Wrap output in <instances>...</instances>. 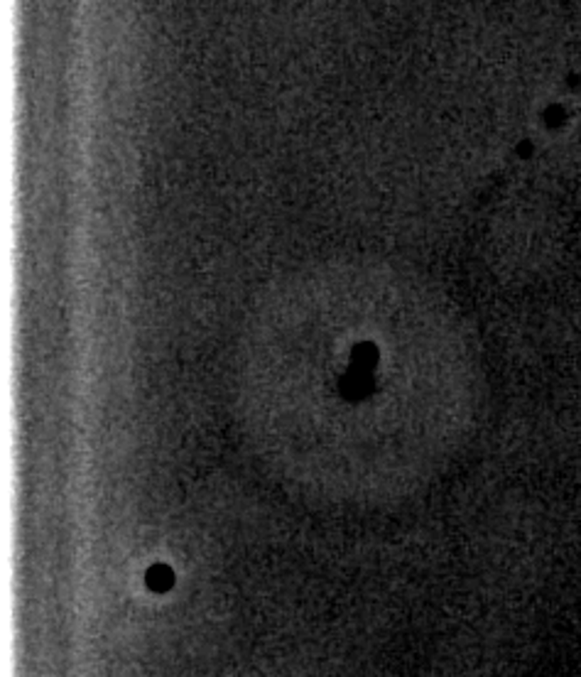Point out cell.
<instances>
[{"mask_svg":"<svg viewBox=\"0 0 581 677\" xmlns=\"http://www.w3.org/2000/svg\"><path fill=\"white\" fill-rule=\"evenodd\" d=\"M172 582H174L172 569L167 564H158V567H153L148 572V587L155 589V592H167L172 587Z\"/></svg>","mask_w":581,"mask_h":677,"instance_id":"cell-1","label":"cell"}]
</instances>
